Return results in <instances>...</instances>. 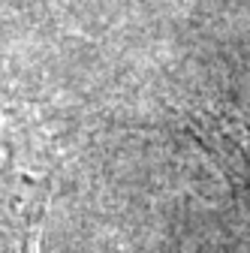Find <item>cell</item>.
Returning <instances> with one entry per match:
<instances>
[{
  "mask_svg": "<svg viewBox=\"0 0 250 253\" xmlns=\"http://www.w3.org/2000/svg\"><path fill=\"white\" fill-rule=\"evenodd\" d=\"M54 172L57 163L30 145L15 124H0V253L40 250Z\"/></svg>",
  "mask_w": 250,
  "mask_h": 253,
  "instance_id": "1",
  "label": "cell"
},
{
  "mask_svg": "<svg viewBox=\"0 0 250 253\" xmlns=\"http://www.w3.org/2000/svg\"><path fill=\"white\" fill-rule=\"evenodd\" d=\"M184 130L238 193L250 196V90L184 112Z\"/></svg>",
  "mask_w": 250,
  "mask_h": 253,
  "instance_id": "2",
  "label": "cell"
}]
</instances>
